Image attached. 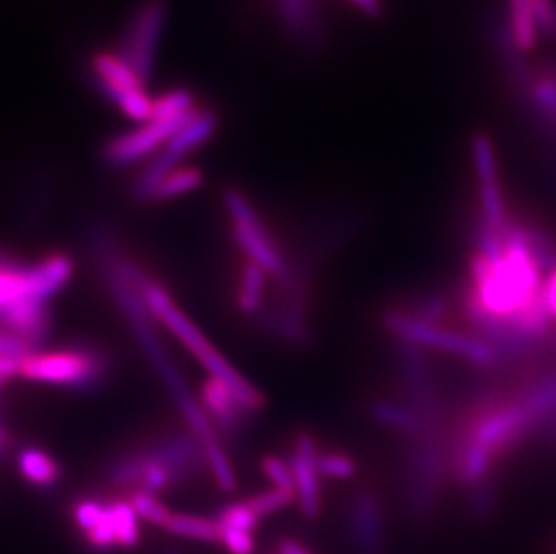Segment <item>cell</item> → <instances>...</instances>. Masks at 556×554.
Returning <instances> with one entry per match:
<instances>
[{"label": "cell", "instance_id": "f546056e", "mask_svg": "<svg viewBox=\"0 0 556 554\" xmlns=\"http://www.w3.org/2000/svg\"><path fill=\"white\" fill-rule=\"evenodd\" d=\"M220 540L227 551L231 554H252L256 550V542H254V534L242 529L220 528Z\"/></svg>", "mask_w": 556, "mask_h": 554}, {"label": "cell", "instance_id": "484cf974", "mask_svg": "<svg viewBox=\"0 0 556 554\" xmlns=\"http://www.w3.org/2000/svg\"><path fill=\"white\" fill-rule=\"evenodd\" d=\"M294 501V493L285 492L279 488H270L267 492L257 493L254 498L249 499L248 504L252 512L256 513L257 518H263L283 509Z\"/></svg>", "mask_w": 556, "mask_h": 554}, {"label": "cell", "instance_id": "9a60e30c", "mask_svg": "<svg viewBox=\"0 0 556 554\" xmlns=\"http://www.w3.org/2000/svg\"><path fill=\"white\" fill-rule=\"evenodd\" d=\"M371 416L378 424L386 425L388 429L396 430L409 438L429 436L426 424L418 414L413 413L404 402H389V400H375L371 403Z\"/></svg>", "mask_w": 556, "mask_h": 554}, {"label": "cell", "instance_id": "83f0119b", "mask_svg": "<svg viewBox=\"0 0 556 554\" xmlns=\"http://www.w3.org/2000/svg\"><path fill=\"white\" fill-rule=\"evenodd\" d=\"M263 474L267 476L268 481L273 482L274 488L285 490V492H292L295 495L294 476H292V468L289 463H285L279 457L268 455L262 463Z\"/></svg>", "mask_w": 556, "mask_h": 554}, {"label": "cell", "instance_id": "9c48e42d", "mask_svg": "<svg viewBox=\"0 0 556 554\" xmlns=\"http://www.w3.org/2000/svg\"><path fill=\"white\" fill-rule=\"evenodd\" d=\"M194 114L182 119L148 121L147 125L114 137L103 148V159L114 167L128 166L157 152L188 123Z\"/></svg>", "mask_w": 556, "mask_h": 554}, {"label": "cell", "instance_id": "7c38bea8", "mask_svg": "<svg viewBox=\"0 0 556 554\" xmlns=\"http://www.w3.org/2000/svg\"><path fill=\"white\" fill-rule=\"evenodd\" d=\"M200 403L215 425V429L222 430L226 435H232L240 427L242 416L245 414L231 389L216 378L205 380L202 386V394H200Z\"/></svg>", "mask_w": 556, "mask_h": 554}, {"label": "cell", "instance_id": "7402d4cb", "mask_svg": "<svg viewBox=\"0 0 556 554\" xmlns=\"http://www.w3.org/2000/svg\"><path fill=\"white\" fill-rule=\"evenodd\" d=\"M197 111L199 109L194 105L193 95L189 90H169L153 101L152 119L150 121L182 119Z\"/></svg>", "mask_w": 556, "mask_h": 554}, {"label": "cell", "instance_id": "ffe728a7", "mask_svg": "<svg viewBox=\"0 0 556 554\" xmlns=\"http://www.w3.org/2000/svg\"><path fill=\"white\" fill-rule=\"evenodd\" d=\"M202 184V173L197 167H177L153 191L152 202H169L193 191Z\"/></svg>", "mask_w": 556, "mask_h": 554}, {"label": "cell", "instance_id": "5b68a950", "mask_svg": "<svg viewBox=\"0 0 556 554\" xmlns=\"http://www.w3.org/2000/svg\"><path fill=\"white\" fill-rule=\"evenodd\" d=\"M226 207L232 218V232L238 245L248 254L249 262L256 263L279 281H290L289 263L279 251L267 227L262 224L256 211L240 191H227Z\"/></svg>", "mask_w": 556, "mask_h": 554}, {"label": "cell", "instance_id": "44dd1931", "mask_svg": "<svg viewBox=\"0 0 556 554\" xmlns=\"http://www.w3.org/2000/svg\"><path fill=\"white\" fill-rule=\"evenodd\" d=\"M112 522L116 529V542L119 547L131 550L141 540V528L136 509L131 507L130 501L111 502Z\"/></svg>", "mask_w": 556, "mask_h": 554}, {"label": "cell", "instance_id": "8fae6325", "mask_svg": "<svg viewBox=\"0 0 556 554\" xmlns=\"http://www.w3.org/2000/svg\"><path fill=\"white\" fill-rule=\"evenodd\" d=\"M0 331L24 340L37 353L51 331L48 303H40L37 299H21L0 309Z\"/></svg>", "mask_w": 556, "mask_h": 554}, {"label": "cell", "instance_id": "3957f363", "mask_svg": "<svg viewBox=\"0 0 556 554\" xmlns=\"http://www.w3.org/2000/svg\"><path fill=\"white\" fill-rule=\"evenodd\" d=\"M383 326L399 340L418 348L445 351L448 355L472 362L473 366L497 367L504 362L494 345L481 337L459 333L440 325H427L413 319L402 310H389L388 314L383 315Z\"/></svg>", "mask_w": 556, "mask_h": 554}, {"label": "cell", "instance_id": "52a82bcc", "mask_svg": "<svg viewBox=\"0 0 556 554\" xmlns=\"http://www.w3.org/2000/svg\"><path fill=\"white\" fill-rule=\"evenodd\" d=\"M92 76L98 89L116 103L123 114L134 121L152 119L153 101L148 98L142 79L131 71L130 65L123 62L119 54L98 53L90 62Z\"/></svg>", "mask_w": 556, "mask_h": 554}, {"label": "cell", "instance_id": "6da1fadb", "mask_svg": "<svg viewBox=\"0 0 556 554\" xmlns=\"http://www.w3.org/2000/svg\"><path fill=\"white\" fill-rule=\"evenodd\" d=\"M105 268L112 293H114L119 309L123 310L126 320L130 323L137 342L147 353L148 361L152 362V366L157 369L159 377L163 378L166 389L172 392L180 414L185 416L189 432L202 444L205 466L213 474L216 487L224 492H235L237 490V474L232 470L231 459L226 454V449L218 440L215 425L205 413L200 400H197L193 392L189 391L179 367L175 366L174 361L169 358L168 351L153 330L152 314L148 312L139 288L128 274L125 260L116 256L114 252H105Z\"/></svg>", "mask_w": 556, "mask_h": 554}, {"label": "cell", "instance_id": "e0dca14e", "mask_svg": "<svg viewBox=\"0 0 556 554\" xmlns=\"http://www.w3.org/2000/svg\"><path fill=\"white\" fill-rule=\"evenodd\" d=\"M18 470L26 481L35 487L49 488L60 479V468L51 455L43 450L24 449L18 454Z\"/></svg>", "mask_w": 556, "mask_h": 554}, {"label": "cell", "instance_id": "f1b7e54d", "mask_svg": "<svg viewBox=\"0 0 556 554\" xmlns=\"http://www.w3.org/2000/svg\"><path fill=\"white\" fill-rule=\"evenodd\" d=\"M105 512L106 504H103V502L85 499V501H79L78 504L74 506V522L87 534L101 522V518H103Z\"/></svg>", "mask_w": 556, "mask_h": 554}, {"label": "cell", "instance_id": "1f68e13d", "mask_svg": "<svg viewBox=\"0 0 556 554\" xmlns=\"http://www.w3.org/2000/svg\"><path fill=\"white\" fill-rule=\"evenodd\" d=\"M279 554H312L298 540L285 539L279 542Z\"/></svg>", "mask_w": 556, "mask_h": 554}, {"label": "cell", "instance_id": "ac0fdd59", "mask_svg": "<svg viewBox=\"0 0 556 554\" xmlns=\"http://www.w3.org/2000/svg\"><path fill=\"white\" fill-rule=\"evenodd\" d=\"M166 531L180 539L197 540L204 544H213L220 540L218 524L213 518L199 517V515H188V513H174L169 518Z\"/></svg>", "mask_w": 556, "mask_h": 554}, {"label": "cell", "instance_id": "2e32d148", "mask_svg": "<svg viewBox=\"0 0 556 554\" xmlns=\"http://www.w3.org/2000/svg\"><path fill=\"white\" fill-rule=\"evenodd\" d=\"M21 299H35L31 267H22L11 260L0 257V309H5Z\"/></svg>", "mask_w": 556, "mask_h": 554}, {"label": "cell", "instance_id": "603a6c76", "mask_svg": "<svg viewBox=\"0 0 556 554\" xmlns=\"http://www.w3.org/2000/svg\"><path fill=\"white\" fill-rule=\"evenodd\" d=\"M451 309V301L443 293H427L424 298L416 299L409 309L402 310L413 319L421 320L427 325H440L445 319L446 312Z\"/></svg>", "mask_w": 556, "mask_h": 554}, {"label": "cell", "instance_id": "cb8c5ba5", "mask_svg": "<svg viewBox=\"0 0 556 554\" xmlns=\"http://www.w3.org/2000/svg\"><path fill=\"white\" fill-rule=\"evenodd\" d=\"M130 504L136 509L137 517L147 520L157 528H166L169 518L174 513L169 512L168 506L159 501L152 493L141 492L137 490L130 498Z\"/></svg>", "mask_w": 556, "mask_h": 554}, {"label": "cell", "instance_id": "4fadbf2b", "mask_svg": "<svg viewBox=\"0 0 556 554\" xmlns=\"http://www.w3.org/2000/svg\"><path fill=\"white\" fill-rule=\"evenodd\" d=\"M352 531L366 553H377L382 545V506L372 492L358 493L352 506Z\"/></svg>", "mask_w": 556, "mask_h": 554}, {"label": "cell", "instance_id": "30bf717a", "mask_svg": "<svg viewBox=\"0 0 556 554\" xmlns=\"http://www.w3.org/2000/svg\"><path fill=\"white\" fill-rule=\"evenodd\" d=\"M319 450L309 435L295 438L290 457V468L294 476L295 501L306 518H315L320 513V471L317 468Z\"/></svg>", "mask_w": 556, "mask_h": 554}, {"label": "cell", "instance_id": "277c9868", "mask_svg": "<svg viewBox=\"0 0 556 554\" xmlns=\"http://www.w3.org/2000/svg\"><path fill=\"white\" fill-rule=\"evenodd\" d=\"M106 362L98 351L33 353L18 364V375L31 382L90 389L105 375Z\"/></svg>", "mask_w": 556, "mask_h": 554}, {"label": "cell", "instance_id": "7a4b0ae2", "mask_svg": "<svg viewBox=\"0 0 556 554\" xmlns=\"http://www.w3.org/2000/svg\"><path fill=\"white\" fill-rule=\"evenodd\" d=\"M126 268H128L131 279L139 288L142 301L147 304L148 312L152 314V317L161 320L180 340V344L188 348L189 353L202 364L210 378H216V380H220V382L226 383L227 388L231 389L238 403L242 405L243 413H260L263 405H265L262 392L251 386L216 351L215 345L211 344L207 337L189 320L188 315L180 312L179 306L174 303V299L169 298V293L159 282L144 276L141 268H137L131 263H126Z\"/></svg>", "mask_w": 556, "mask_h": 554}, {"label": "cell", "instance_id": "4316f807", "mask_svg": "<svg viewBox=\"0 0 556 554\" xmlns=\"http://www.w3.org/2000/svg\"><path fill=\"white\" fill-rule=\"evenodd\" d=\"M317 468L320 476L331 479H350L357 474L355 461L344 454H319Z\"/></svg>", "mask_w": 556, "mask_h": 554}, {"label": "cell", "instance_id": "4dcf8cb0", "mask_svg": "<svg viewBox=\"0 0 556 554\" xmlns=\"http://www.w3.org/2000/svg\"><path fill=\"white\" fill-rule=\"evenodd\" d=\"M544 292H546L547 306L552 312L553 323H556V268L549 276H546Z\"/></svg>", "mask_w": 556, "mask_h": 554}, {"label": "cell", "instance_id": "8992f818", "mask_svg": "<svg viewBox=\"0 0 556 554\" xmlns=\"http://www.w3.org/2000/svg\"><path fill=\"white\" fill-rule=\"evenodd\" d=\"M168 16L166 0H142L130 15L122 40L119 56L147 84L152 78L159 40Z\"/></svg>", "mask_w": 556, "mask_h": 554}, {"label": "cell", "instance_id": "d6986e66", "mask_svg": "<svg viewBox=\"0 0 556 554\" xmlns=\"http://www.w3.org/2000/svg\"><path fill=\"white\" fill-rule=\"evenodd\" d=\"M267 276L268 274L256 263L248 262L243 265L237 298L238 309L242 310L243 314H256L257 310L262 309Z\"/></svg>", "mask_w": 556, "mask_h": 554}, {"label": "cell", "instance_id": "5bb4252c", "mask_svg": "<svg viewBox=\"0 0 556 554\" xmlns=\"http://www.w3.org/2000/svg\"><path fill=\"white\" fill-rule=\"evenodd\" d=\"M73 273V260L67 254H51L31 267L33 295L42 303H49V299L67 285Z\"/></svg>", "mask_w": 556, "mask_h": 554}, {"label": "cell", "instance_id": "d4e9b609", "mask_svg": "<svg viewBox=\"0 0 556 554\" xmlns=\"http://www.w3.org/2000/svg\"><path fill=\"white\" fill-rule=\"evenodd\" d=\"M257 522H260V518L249 507L248 501L232 502L229 506L224 507L218 518H216V524L220 528L242 529V531H249V533H254Z\"/></svg>", "mask_w": 556, "mask_h": 554}, {"label": "cell", "instance_id": "ba28073f", "mask_svg": "<svg viewBox=\"0 0 556 554\" xmlns=\"http://www.w3.org/2000/svg\"><path fill=\"white\" fill-rule=\"evenodd\" d=\"M405 470V492L410 512L415 517H429L445 470V454L431 435L413 438Z\"/></svg>", "mask_w": 556, "mask_h": 554}]
</instances>
